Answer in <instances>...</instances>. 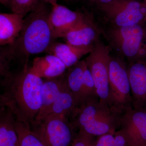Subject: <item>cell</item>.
Segmentation results:
<instances>
[{
	"label": "cell",
	"mask_w": 146,
	"mask_h": 146,
	"mask_svg": "<svg viewBox=\"0 0 146 146\" xmlns=\"http://www.w3.org/2000/svg\"><path fill=\"white\" fill-rule=\"evenodd\" d=\"M49 5L42 0L24 18L23 28L15 41L1 47L0 74L28 67L31 56L45 52L54 42Z\"/></svg>",
	"instance_id": "1"
},
{
	"label": "cell",
	"mask_w": 146,
	"mask_h": 146,
	"mask_svg": "<svg viewBox=\"0 0 146 146\" xmlns=\"http://www.w3.org/2000/svg\"><path fill=\"white\" fill-rule=\"evenodd\" d=\"M0 82V107L8 108L16 120L31 127L42 105L43 80L29 66L1 76Z\"/></svg>",
	"instance_id": "2"
},
{
	"label": "cell",
	"mask_w": 146,
	"mask_h": 146,
	"mask_svg": "<svg viewBox=\"0 0 146 146\" xmlns=\"http://www.w3.org/2000/svg\"><path fill=\"white\" fill-rule=\"evenodd\" d=\"M121 115L98 99H93L77 106L69 119L76 129L98 137L116 132Z\"/></svg>",
	"instance_id": "3"
},
{
	"label": "cell",
	"mask_w": 146,
	"mask_h": 146,
	"mask_svg": "<svg viewBox=\"0 0 146 146\" xmlns=\"http://www.w3.org/2000/svg\"><path fill=\"white\" fill-rule=\"evenodd\" d=\"M110 38L117 48L126 57L136 61H145L146 31L143 24L115 27L109 32Z\"/></svg>",
	"instance_id": "4"
},
{
	"label": "cell",
	"mask_w": 146,
	"mask_h": 146,
	"mask_svg": "<svg viewBox=\"0 0 146 146\" xmlns=\"http://www.w3.org/2000/svg\"><path fill=\"white\" fill-rule=\"evenodd\" d=\"M109 98L112 108L122 114L132 102L127 68L123 61L110 56L109 65Z\"/></svg>",
	"instance_id": "5"
},
{
	"label": "cell",
	"mask_w": 146,
	"mask_h": 146,
	"mask_svg": "<svg viewBox=\"0 0 146 146\" xmlns=\"http://www.w3.org/2000/svg\"><path fill=\"white\" fill-rule=\"evenodd\" d=\"M31 128L46 146H70L76 133L69 118L56 114L48 115Z\"/></svg>",
	"instance_id": "6"
},
{
	"label": "cell",
	"mask_w": 146,
	"mask_h": 146,
	"mask_svg": "<svg viewBox=\"0 0 146 146\" xmlns=\"http://www.w3.org/2000/svg\"><path fill=\"white\" fill-rule=\"evenodd\" d=\"M110 56L109 47L99 41L84 60L93 77L100 102L111 107L109 85Z\"/></svg>",
	"instance_id": "7"
},
{
	"label": "cell",
	"mask_w": 146,
	"mask_h": 146,
	"mask_svg": "<svg viewBox=\"0 0 146 146\" xmlns=\"http://www.w3.org/2000/svg\"><path fill=\"white\" fill-rule=\"evenodd\" d=\"M115 27L143 24L146 21V4L130 0H113L98 8Z\"/></svg>",
	"instance_id": "8"
},
{
	"label": "cell",
	"mask_w": 146,
	"mask_h": 146,
	"mask_svg": "<svg viewBox=\"0 0 146 146\" xmlns=\"http://www.w3.org/2000/svg\"><path fill=\"white\" fill-rule=\"evenodd\" d=\"M119 127L129 146H146V108L127 110L121 115Z\"/></svg>",
	"instance_id": "9"
},
{
	"label": "cell",
	"mask_w": 146,
	"mask_h": 146,
	"mask_svg": "<svg viewBox=\"0 0 146 146\" xmlns=\"http://www.w3.org/2000/svg\"><path fill=\"white\" fill-rule=\"evenodd\" d=\"M89 13L85 11L72 10L58 4L52 6L49 23L54 39L63 38Z\"/></svg>",
	"instance_id": "10"
},
{
	"label": "cell",
	"mask_w": 146,
	"mask_h": 146,
	"mask_svg": "<svg viewBox=\"0 0 146 146\" xmlns=\"http://www.w3.org/2000/svg\"><path fill=\"white\" fill-rule=\"evenodd\" d=\"M99 31L91 14L67 33L63 38L65 43L79 48L94 47L99 41Z\"/></svg>",
	"instance_id": "11"
},
{
	"label": "cell",
	"mask_w": 146,
	"mask_h": 146,
	"mask_svg": "<svg viewBox=\"0 0 146 146\" xmlns=\"http://www.w3.org/2000/svg\"><path fill=\"white\" fill-rule=\"evenodd\" d=\"M134 108L146 106V61H134L127 68Z\"/></svg>",
	"instance_id": "12"
},
{
	"label": "cell",
	"mask_w": 146,
	"mask_h": 146,
	"mask_svg": "<svg viewBox=\"0 0 146 146\" xmlns=\"http://www.w3.org/2000/svg\"><path fill=\"white\" fill-rule=\"evenodd\" d=\"M67 84L65 73L59 76L43 80L41 91L42 105L34 124L32 126L38 124L48 115L60 91Z\"/></svg>",
	"instance_id": "13"
},
{
	"label": "cell",
	"mask_w": 146,
	"mask_h": 146,
	"mask_svg": "<svg viewBox=\"0 0 146 146\" xmlns=\"http://www.w3.org/2000/svg\"><path fill=\"white\" fill-rule=\"evenodd\" d=\"M93 48L94 47L79 48L65 42L54 41L45 52L47 54L53 55L59 58L68 69L78 63L84 55L89 54Z\"/></svg>",
	"instance_id": "14"
},
{
	"label": "cell",
	"mask_w": 146,
	"mask_h": 146,
	"mask_svg": "<svg viewBox=\"0 0 146 146\" xmlns=\"http://www.w3.org/2000/svg\"><path fill=\"white\" fill-rule=\"evenodd\" d=\"M30 68L36 75L44 79L53 78L62 75L67 69L59 58L50 54L35 58Z\"/></svg>",
	"instance_id": "15"
},
{
	"label": "cell",
	"mask_w": 146,
	"mask_h": 146,
	"mask_svg": "<svg viewBox=\"0 0 146 146\" xmlns=\"http://www.w3.org/2000/svg\"><path fill=\"white\" fill-rule=\"evenodd\" d=\"M24 17L11 13L0 14V45L10 44L17 38L21 31Z\"/></svg>",
	"instance_id": "16"
},
{
	"label": "cell",
	"mask_w": 146,
	"mask_h": 146,
	"mask_svg": "<svg viewBox=\"0 0 146 146\" xmlns=\"http://www.w3.org/2000/svg\"><path fill=\"white\" fill-rule=\"evenodd\" d=\"M16 121L10 110L0 107V146H20L15 127Z\"/></svg>",
	"instance_id": "17"
},
{
	"label": "cell",
	"mask_w": 146,
	"mask_h": 146,
	"mask_svg": "<svg viewBox=\"0 0 146 146\" xmlns=\"http://www.w3.org/2000/svg\"><path fill=\"white\" fill-rule=\"evenodd\" d=\"M86 64L84 60H80L65 72L69 89L74 97L77 106L85 102L83 91L84 72Z\"/></svg>",
	"instance_id": "18"
},
{
	"label": "cell",
	"mask_w": 146,
	"mask_h": 146,
	"mask_svg": "<svg viewBox=\"0 0 146 146\" xmlns=\"http://www.w3.org/2000/svg\"><path fill=\"white\" fill-rule=\"evenodd\" d=\"M77 106L74 97L67 83L53 104L48 115L56 114L65 116L69 119Z\"/></svg>",
	"instance_id": "19"
},
{
	"label": "cell",
	"mask_w": 146,
	"mask_h": 146,
	"mask_svg": "<svg viewBox=\"0 0 146 146\" xmlns=\"http://www.w3.org/2000/svg\"><path fill=\"white\" fill-rule=\"evenodd\" d=\"M15 127L20 146H46L31 127L24 123L16 120Z\"/></svg>",
	"instance_id": "20"
},
{
	"label": "cell",
	"mask_w": 146,
	"mask_h": 146,
	"mask_svg": "<svg viewBox=\"0 0 146 146\" xmlns=\"http://www.w3.org/2000/svg\"><path fill=\"white\" fill-rule=\"evenodd\" d=\"M95 146H129L126 139L119 130L97 137Z\"/></svg>",
	"instance_id": "21"
},
{
	"label": "cell",
	"mask_w": 146,
	"mask_h": 146,
	"mask_svg": "<svg viewBox=\"0 0 146 146\" xmlns=\"http://www.w3.org/2000/svg\"><path fill=\"white\" fill-rule=\"evenodd\" d=\"M42 0H13L10 9L12 13L25 18L37 7Z\"/></svg>",
	"instance_id": "22"
},
{
	"label": "cell",
	"mask_w": 146,
	"mask_h": 146,
	"mask_svg": "<svg viewBox=\"0 0 146 146\" xmlns=\"http://www.w3.org/2000/svg\"><path fill=\"white\" fill-rule=\"evenodd\" d=\"M83 91L85 102L90 100H99L93 77L86 65L84 72Z\"/></svg>",
	"instance_id": "23"
},
{
	"label": "cell",
	"mask_w": 146,
	"mask_h": 146,
	"mask_svg": "<svg viewBox=\"0 0 146 146\" xmlns=\"http://www.w3.org/2000/svg\"><path fill=\"white\" fill-rule=\"evenodd\" d=\"M95 136L79 131L76 133L72 146H95Z\"/></svg>",
	"instance_id": "24"
},
{
	"label": "cell",
	"mask_w": 146,
	"mask_h": 146,
	"mask_svg": "<svg viewBox=\"0 0 146 146\" xmlns=\"http://www.w3.org/2000/svg\"><path fill=\"white\" fill-rule=\"evenodd\" d=\"M89 5L96 6L98 8L101 6L111 2L113 0H85Z\"/></svg>",
	"instance_id": "25"
},
{
	"label": "cell",
	"mask_w": 146,
	"mask_h": 146,
	"mask_svg": "<svg viewBox=\"0 0 146 146\" xmlns=\"http://www.w3.org/2000/svg\"><path fill=\"white\" fill-rule=\"evenodd\" d=\"M12 1L13 0H0V2L3 5L10 8Z\"/></svg>",
	"instance_id": "26"
},
{
	"label": "cell",
	"mask_w": 146,
	"mask_h": 146,
	"mask_svg": "<svg viewBox=\"0 0 146 146\" xmlns=\"http://www.w3.org/2000/svg\"><path fill=\"white\" fill-rule=\"evenodd\" d=\"M42 1L48 4L49 5L52 7L58 4V0H42Z\"/></svg>",
	"instance_id": "27"
},
{
	"label": "cell",
	"mask_w": 146,
	"mask_h": 146,
	"mask_svg": "<svg viewBox=\"0 0 146 146\" xmlns=\"http://www.w3.org/2000/svg\"><path fill=\"white\" fill-rule=\"evenodd\" d=\"M63 1H65V2L67 3H71L75 2L77 1L78 0H63Z\"/></svg>",
	"instance_id": "28"
},
{
	"label": "cell",
	"mask_w": 146,
	"mask_h": 146,
	"mask_svg": "<svg viewBox=\"0 0 146 146\" xmlns=\"http://www.w3.org/2000/svg\"><path fill=\"white\" fill-rule=\"evenodd\" d=\"M130 1H140L141 0H130ZM146 1V0H145Z\"/></svg>",
	"instance_id": "29"
}]
</instances>
